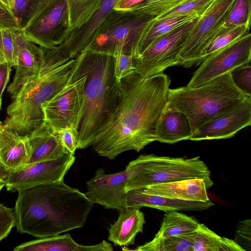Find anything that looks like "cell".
<instances>
[{"mask_svg":"<svg viewBox=\"0 0 251 251\" xmlns=\"http://www.w3.org/2000/svg\"><path fill=\"white\" fill-rule=\"evenodd\" d=\"M170 82L163 73L144 77L133 69L125 75L121 80L122 100L91 145L95 151L114 159L155 141L156 123L167 101Z\"/></svg>","mask_w":251,"mask_h":251,"instance_id":"1","label":"cell"},{"mask_svg":"<svg viewBox=\"0 0 251 251\" xmlns=\"http://www.w3.org/2000/svg\"><path fill=\"white\" fill-rule=\"evenodd\" d=\"M17 230L43 238L83 227L94 204L63 180L18 191Z\"/></svg>","mask_w":251,"mask_h":251,"instance_id":"2","label":"cell"},{"mask_svg":"<svg viewBox=\"0 0 251 251\" xmlns=\"http://www.w3.org/2000/svg\"><path fill=\"white\" fill-rule=\"evenodd\" d=\"M87 75L84 106L79 123L77 149L91 146L121 102L123 92L117 80L113 56L86 50L79 55Z\"/></svg>","mask_w":251,"mask_h":251,"instance_id":"3","label":"cell"},{"mask_svg":"<svg viewBox=\"0 0 251 251\" xmlns=\"http://www.w3.org/2000/svg\"><path fill=\"white\" fill-rule=\"evenodd\" d=\"M42 49L44 55L38 75L13 97L2 123L6 128L23 136L43 122L41 105L66 85L75 61V58L63 57L55 49Z\"/></svg>","mask_w":251,"mask_h":251,"instance_id":"4","label":"cell"},{"mask_svg":"<svg viewBox=\"0 0 251 251\" xmlns=\"http://www.w3.org/2000/svg\"><path fill=\"white\" fill-rule=\"evenodd\" d=\"M249 97L234 84L229 71L199 86L169 88L167 101L186 115L194 133Z\"/></svg>","mask_w":251,"mask_h":251,"instance_id":"5","label":"cell"},{"mask_svg":"<svg viewBox=\"0 0 251 251\" xmlns=\"http://www.w3.org/2000/svg\"><path fill=\"white\" fill-rule=\"evenodd\" d=\"M125 170L126 192L186 179L202 178L207 189L213 184L210 171L199 156L185 158L141 154L131 161Z\"/></svg>","mask_w":251,"mask_h":251,"instance_id":"6","label":"cell"},{"mask_svg":"<svg viewBox=\"0 0 251 251\" xmlns=\"http://www.w3.org/2000/svg\"><path fill=\"white\" fill-rule=\"evenodd\" d=\"M154 18L135 9H113L95 31L84 50L113 56H135L145 29Z\"/></svg>","mask_w":251,"mask_h":251,"instance_id":"7","label":"cell"},{"mask_svg":"<svg viewBox=\"0 0 251 251\" xmlns=\"http://www.w3.org/2000/svg\"><path fill=\"white\" fill-rule=\"evenodd\" d=\"M87 75L79 56L66 85L50 99L41 105L43 121L54 131L66 128H78L84 106Z\"/></svg>","mask_w":251,"mask_h":251,"instance_id":"8","label":"cell"},{"mask_svg":"<svg viewBox=\"0 0 251 251\" xmlns=\"http://www.w3.org/2000/svg\"><path fill=\"white\" fill-rule=\"evenodd\" d=\"M23 30L27 40L41 48L60 46L73 30L67 0H48Z\"/></svg>","mask_w":251,"mask_h":251,"instance_id":"9","label":"cell"},{"mask_svg":"<svg viewBox=\"0 0 251 251\" xmlns=\"http://www.w3.org/2000/svg\"><path fill=\"white\" fill-rule=\"evenodd\" d=\"M234 0H213L190 32L174 66L188 68L201 63L204 50L225 22Z\"/></svg>","mask_w":251,"mask_h":251,"instance_id":"10","label":"cell"},{"mask_svg":"<svg viewBox=\"0 0 251 251\" xmlns=\"http://www.w3.org/2000/svg\"><path fill=\"white\" fill-rule=\"evenodd\" d=\"M196 17L154 41L142 54L133 57V68L146 77L163 73L175 62L199 18Z\"/></svg>","mask_w":251,"mask_h":251,"instance_id":"11","label":"cell"},{"mask_svg":"<svg viewBox=\"0 0 251 251\" xmlns=\"http://www.w3.org/2000/svg\"><path fill=\"white\" fill-rule=\"evenodd\" d=\"M251 34L249 33L206 57L186 86L206 83L240 65L251 63Z\"/></svg>","mask_w":251,"mask_h":251,"instance_id":"12","label":"cell"},{"mask_svg":"<svg viewBox=\"0 0 251 251\" xmlns=\"http://www.w3.org/2000/svg\"><path fill=\"white\" fill-rule=\"evenodd\" d=\"M75 159L74 154L65 153L56 159L25 164L10 171L5 186L7 191L13 192L63 180Z\"/></svg>","mask_w":251,"mask_h":251,"instance_id":"13","label":"cell"},{"mask_svg":"<svg viewBox=\"0 0 251 251\" xmlns=\"http://www.w3.org/2000/svg\"><path fill=\"white\" fill-rule=\"evenodd\" d=\"M127 178L126 170L107 174L103 169H98L94 177L86 183V197L93 203L118 211L126 207L125 190Z\"/></svg>","mask_w":251,"mask_h":251,"instance_id":"14","label":"cell"},{"mask_svg":"<svg viewBox=\"0 0 251 251\" xmlns=\"http://www.w3.org/2000/svg\"><path fill=\"white\" fill-rule=\"evenodd\" d=\"M251 124V97L236 107L201 126L190 138L201 141L229 138Z\"/></svg>","mask_w":251,"mask_h":251,"instance_id":"15","label":"cell"},{"mask_svg":"<svg viewBox=\"0 0 251 251\" xmlns=\"http://www.w3.org/2000/svg\"><path fill=\"white\" fill-rule=\"evenodd\" d=\"M15 73L7 88L12 99L22 87L38 75L44 55L43 49L27 40L23 29L15 30Z\"/></svg>","mask_w":251,"mask_h":251,"instance_id":"16","label":"cell"},{"mask_svg":"<svg viewBox=\"0 0 251 251\" xmlns=\"http://www.w3.org/2000/svg\"><path fill=\"white\" fill-rule=\"evenodd\" d=\"M120 0H101L88 20L72 30L67 39L55 49L64 57L74 58L83 51L90 38Z\"/></svg>","mask_w":251,"mask_h":251,"instance_id":"17","label":"cell"},{"mask_svg":"<svg viewBox=\"0 0 251 251\" xmlns=\"http://www.w3.org/2000/svg\"><path fill=\"white\" fill-rule=\"evenodd\" d=\"M27 136L30 150L26 164L54 160L69 153L58 133L44 121Z\"/></svg>","mask_w":251,"mask_h":251,"instance_id":"18","label":"cell"},{"mask_svg":"<svg viewBox=\"0 0 251 251\" xmlns=\"http://www.w3.org/2000/svg\"><path fill=\"white\" fill-rule=\"evenodd\" d=\"M126 207L141 208L143 206L157 209L165 212L172 210L201 211L214 205L211 201H187L170 199L143 192L140 189L128 190Z\"/></svg>","mask_w":251,"mask_h":251,"instance_id":"19","label":"cell"},{"mask_svg":"<svg viewBox=\"0 0 251 251\" xmlns=\"http://www.w3.org/2000/svg\"><path fill=\"white\" fill-rule=\"evenodd\" d=\"M192 134L186 115L167 101L156 123V141L174 144L189 140Z\"/></svg>","mask_w":251,"mask_h":251,"instance_id":"20","label":"cell"},{"mask_svg":"<svg viewBox=\"0 0 251 251\" xmlns=\"http://www.w3.org/2000/svg\"><path fill=\"white\" fill-rule=\"evenodd\" d=\"M139 189L146 194L170 199L187 201H209L207 185L202 178L186 179Z\"/></svg>","mask_w":251,"mask_h":251,"instance_id":"21","label":"cell"},{"mask_svg":"<svg viewBox=\"0 0 251 251\" xmlns=\"http://www.w3.org/2000/svg\"><path fill=\"white\" fill-rule=\"evenodd\" d=\"M119 211L117 220L109 229L108 240L116 246L133 245L137 234L143 231L144 213L135 207H126Z\"/></svg>","mask_w":251,"mask_h":251,"instance_id":"22","label":"cell"},{"mask_svg":"<svg viewBox=\"0 0 251 251\" xmlns=\"http://www.w3.org/2000/svg\"><path fill=\"white\" fill-rule=\"evenodd\" d=\"M15 251H113L112 245L103 240L99 244L85 246L75 242L69 233L39 238L16 247Z\"/></svg>","mask_w":251,"mask_h":251,"instance_id":"23","label":"cell"},{"mask_svg":"<svg viewBox=\"0 0 251 251\" xmlns=\"http://www.w3.org/2000/svg\"><path fill=\"white\" fill-rule=\"evenodd\" d=\"M27 135L6 128L0 122V162L9 170L26 164L30 153Z\"/></svg>","mask_w":251,"mask_h":251,"instance_id":"24","label":"cell"},{"mask_svg":"<svg viewBox=\"0 0 251 251\" xmlns=\"http://www.w3.org/2000/svg\"><path fill=\"white\" fill-rule=\"evenodd\" d=\"M195 18L192 16H176L160 19L154 18L146 27L139 44L136 55L133 57L142 54L158 38Z\"/></svg>","mask_w":251,"mask_h":251,"instance_id":"25","label":"cell"},{"mask_svg":"<svg viewBox=\"0 0 251 251\" xmlns=\"http://www.w3.org/2000/svg\"><path fill=\"white\" fill-rule=\"evenodd\" d=\"M200 223L193 218L176 210L166 212L156 237L178 236L193 232Z\"/></svg>","mask_w":251,"mask_h":251,"instance_id":"26","label":"cell"},{"mask_svg":"<svg viewBox=\"0 0 251 251\" xmlns=\"http://www.w3.org/2000/svg\"><path fill=\"white\" fill-rule=\"evenodd\" d=\"M195 231L178 236L166 237L154 236L153 239L149 242L132 250L137 251H193Z\"/></svg>","mask_w":251,"mask_h":251,"instance_id":"27","label":"cell"},{"mask_svg":"<svg viewBox=\"0 0 251 251\" xmlns=\"http://www.w3.org/2000/svg\"><path fill=\"white\" fill-rule=\"evenodd\" d=\"M11 15L18 28L23 29L48 0H8Z\"/></svg>","mask_w":251,"mask_h":251,"instance_id":"28","label":"cell"},{"mask_svg":"<svg viewBox=\"0 0 251 251\" xmlns=\"http://www.w3.org/2000/svg\"><path fill=\"white\" fill-rule=\"evenodd\" d=\"M251 13V0H234L221 30L225 31L241 25L250 27Z\"/></svg>","mask_w":251,"mask_h":251,"instance_id":"29","label":"cell"},{"mask_svg":"<svg viewBox=\"0 0 251 251\" xmlns=\"http://www.w3.org/2000/svg\"><path fill=\"white\" fill-rule=\"evenodd\" d=\"M101 0H67L73 30L85 24L94 12Z\"/></svg>","mask_w":251,"mask_h":251,"instance_id":"30","label":"cell"},{"mask_svg":"<svg viewBox=\"0 0 251 251\" xmlns=\"http://www.w3.org/2000/svg\"><path fill=\"white\" fill-rule=\"evenodd\" d=\"M221 29V28H220ZM250 27L241 25L224 32L219 31L218 34L208 45L202 56L203 61L206 57L226 47L244 35L250 33Z\"/></svg>","mask_w":251,"mask_h":251,"instance_id":"31","label":"cell"},{"mask_svg":"<svg viewBox=\"0 0 251 251\" xmlns=\"http://www.w3.org/2000/svg\"><path fill=\"white\" fill-rule=\"evenodd\" d=\"M213 1V0H185L171 10L155 18L160 19L176 16L200 17Z\"/></svg>","mask_w":251,"mask_h":251,"instance_id":"32","label":"cell"},{"mask_svg":"<svg viewBox=\"0 0 251 251\" xmlns=\"http://www.w3.org/2000/svg\"><path fill=\"white\" fill-rule=\"evenodd\" d=\"M221 237L200 224L195 231L193 251H218Z\"/></svg>","mask_w":251,"mask_h":251,"instance_id":"33","label":"cell"},{"mask_svg":"<svg viewBox=\"0 0 251 251\" xmlns=\"http://www.w3.org/2000/svg\"><path fill=\"white\" fill-rule=\"evenodd\" d=\"M185 0H144L131 9L146 13L156 18L171 10Z\"/></svg>","mask_w":251,"mask_h":251,"instance_id":"34","label":"cell"},{"mask_svg":"<svg viewBox=\"0 0 251 251\" xmlns=\"http://www.w3.org/2000/svg\"><path fill=\"white\" fill-rule=\"evenodd\" d=\"M234 84L246 95L251 97V63L238 66L230 71Z\"/></svg>","mask_w":251,"mask_h":251,"instance_id":"35","label":"cell"},{"mask_svg":"<svg viewBox=\"0 0 251 251\" xmlns=\"http://www.w3.org/2000/svg\"><path fill=\"white\" fill-rule=\"evenodd\" d=\"M15 30L1 29L2 50L5 61L14 67L16 64Z\"/></svg>","mask_w":251,"mask_h":251,"instance_id":"36","label":"cell"},{"mask_svg":"<svg viewBox=\"0 0 251 251\" xmlns=\"http://www.w3.org/2000/svg\"><path fill=\"white\" fill-rule=\"evenodd\" d=\"M234 240L244 251H251V220L250 218L238 223Z\"/></svg>","mask_w":251,"mask_h":251,"instance_id":"37","label":"cell"},{"mask_svg":"<svg viewBox=\"0 0 251 251\" xmlns=\"http://www.w3.org/2000/svg\"><path fill=\"white\" fill-rule=\"evenodd\" d=\"M15 225L14 211L0 203V242L8 236Z\"/></svg>","mask_w":251,"mask_h":251,"instance_id":"38","label":"cell"},{"mask_svg":"<svg viewBox=\"0 0 251 251\" xmlns=\"http://www.w3.org/2000/svg\"><path fill=\"white\" fill-rule=\"evenodd\" d=\"M114 57V74L117 80L121 79L131 72L133 68V56L125 54H119Z\"/></svg>","mask_w":251,"mask_h":251,"instance_id":"39","label":"cell"},{"mask_svg":"<svg viewBox=\"0 0 251 251\" xmlns=\"http://www.w3.org/2000/svg\"><path fill=\"white\" fill-rule=\"evenodd\" d=\"M57 133L67 152L74 155L78 144L77 129L72 127L66 128Z\"/></svg>","mask_w":251,"mask_h":251,"instance_id":"40","label":"cell"},{"mask_svg":"<svg viewBox=\"0 0 251 251\" xmlns=\"http://www.w3.org/2000/svg\"><path fill=\"white\" fill-rule=\"evenodd\" d=\"M0 29H19L12 16L0 5Z\"/></svg>","mask_w":251,"mask_h":251,"instance_id":"41","label":"cell"},{"mask_svg":"<svg viewBox=\"0 0 251 251\" xmlns=\"http://www.w3.org/2000/svg\"><path fill=\"white\" fill-rule=\"evenodd\" d=\"M12 65L7 62L0 63V100L8 83Z\"/></svg>","mask_w":251,"mask_h":251,"instance_id":"42","label":"cell"},{"mask_svg":"<svg viewBox=\"0 0 251 251\" xmlns=\"http://www.w3.org/2000/svg\"><path fill=\"white\" fill-rule=\"evenodd\" d=\"M218 251H244L233 240L221 237Z\"/></svg>","mask_w":251,"mask_h":251,"instance_id":"43","label":"cell"},{"mask_svg":"<svg viewBox=\"0 0 251 251\" xmlns=\"http://www.w3.org/2000/svg\"><path fill=\"white\" fill-rule=\"evenodd\" d=\"M144 0H120L114 9L118 10H127L144 1Z\"/></svg>","mask_w":251,"mask_h":251,"instance_id":"44","label":"cell"},{"mask_svg":"<svg viewBox=\"0 0 251 251\" xmlns=\"http://www.w3.org/2000/svg\"><path fill=\"white\" fill-rule=\"evenodd\" d=\"M10 170L0 162V181L5 184L9 176Z\"/></svg>","mask_w":251,"mask_h":251,"instance_id":"45","label":"cell"},{"mask_svg":"<svg viewBox=\"0 0 251 251\" xmlns=\"http://www.w3.org/2000/svg\"><path fill=\"white\" fill-rule=\"evenodd\" d=\"M0 5L6 11L11 15V10L8 0H0Z\"/></svg>","mask_w":251,"mask_h":251,"instance_id":"46","label":"cell"},{"mask_svg":"<svg viewBox=\"0 0 251 251\" xmlns=\"http://www.w3.org/2000/svg\"><path fill=\"white\" fill-rule=\"evenodd\" d=\"M0 62L1 63L6 62L5 61L2 50V43H1V31L0 29Z\"/></svg>","mask_w":251,"mask_h":251,"instance_id":"47","label":"cell"},{"mask_svg":"<svg viewBox=\"0 0 251 251\" xmlns=\"http://www.w3.org/2000/svg\"><path fill=\"white\" fill-rule=\"evenodd\" d=\"M4 186H5L4 183L0 181V191L2 189V188Z\"/></svg>","mask_w":251,"mask_h":251,"instance_id":"48","label":"cell"},{"mask_svg":"<svg viewBox=\"0 0 251 251\" xmlns=\"http://www.w3.org/2000/svg\"><path fill=\"white\" fill-rule=\"evenodd\" d=\"M1 105V100H0V110Z\"/></svg>","mask_w":251,"mask_h":251,"instance_id":"49","label":"cell"},{"mask_svg":"<svg viewBox=\"0 0 251 251\" xmlns=\"http://www.w3.org/2000/svg\"><path fill=\"white\" fill-rule=\"evenodd\" d=\"M4 63V62H3ZM0 63H1V62H0Z\"/></svg>","mask_w":251,"mask_h":251,"instance_id":"50","label":"cell"}]
</instances>
